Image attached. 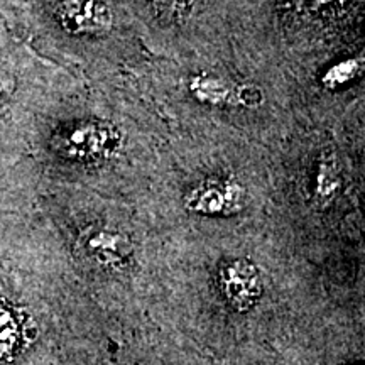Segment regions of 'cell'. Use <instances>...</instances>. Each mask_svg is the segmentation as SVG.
<instances>
[{"label":"cell","instance_id":"6da1fadb","mask_svg":"<svg viewBox=\"0 0 365 365\" xmlns=\"http://www.w3.org/2000/svg\"><path fill=\"white\" fill-rule=\"evenodd\" d=\"M118 144L117 132L100 122H78L59 130L53 139L54 149L70 159H98L112 154Z\"/></svg>","mask_w":365,"mask_h":365},{"label":"cell","instance_id":"7a4b0ae2","mask_svg":"<svg viewBox=\"0 0 365 365\" xmlns=\"http://www.w3.org/2000/svg\"><path fill=\"white\" fill-rule=\"evenodd\" d=\"M76 252L102 267L122 266L132 255L129 237L107 228H86L76 240Z\"/></svg>","mask_w":365,"mask_h":365},{"label":"cell","instance_id":"3957f363","mask_svg":"<svg viewBox=\"0 0 365 365\" xmlns=\"http://www.w3.org/2000/svg\"><path fill=\"white\" fill-rule=\"evenodd\" d=\"M244 190L235 181H207L186 196V207L202 215H225L240 210Z\"/></svg>","mask_w":365,"mask_h":365},{"label":"cell","instance_id":"277c9868","mask_svg":"<svg viewBox=\"0 0 365 365\" xmlns=\"http://www.w3.org/2000/svg\"><path fill=\"white\" fill-rule=\"evenodd\" d=\"M56 16L61 26L73 34H97L112 27L110 9L100 0H63Z\"/></svg>","mask_w":365,"mask_h":365},{"label":"cell","instance_id":"5b68a950","mask_svg":"<svg viewBox=\"0 0 365 365\" xmlns=\"http://www.w3.org/2000/svg\"><path fill=\"white\" fill-rule=\"evenodd\" d=\"M220 282L227 299L240 312L252 307L261 294L257 269L247 261L227 264L220 272Z\"/></svg>","mask_w":365,"mask_h":365},{"label":"cell","instance_id":"8992f818","mask_svg":"<svg viewBox=\"0 0 365 365\" xmlns=\"http://www.w3.org/2000/svg\"><path fill=\"white\" fill-rule=\"evenodd\" d=\"M341 186L340 164L333 150H327L319 156L314 176V200L319 207H327L335 200Z\"/></svg>","mask_w":365,"mask_h":365},{"label":"cell","instance_id":"52a82bcc","mask_svg":"<svg viewBox=\"0 0 365 365\" xmlns=\"http://www.w3.org/2000/svg\"><path fill=\"white\" fill-rule=\"evenodd\" d=\"M190 90L195 98L210 105H222L230 100L234 95V88L228 85L227 80L218 78L213 75H196L190 81Z\"/></svg>","mask_w":365,"mask_h":365},{"label":"cell","instance_id":"ba28073f","mask_svg":"<svg viewBox=\"0 0 365 365\" xmlns=\"http://www.w3.org/2000/svg\"><path fill=\"white\" fill-rule=\"evenodd\" d=\"M362 59L359 58H352V59H346V61H341L339 65L328 68L325 75H323V85L327 88H339V86L349 83L352 81L355 76L362 73Z\"/></svg>","mask_w":365,"mask_h":365},{"label":"cell","instance_id":"9c48e42d","mask_svg":"<svg viewBox=\"0 0 365 365\" xmlns=\"http://www.w3.org/2000/svg\"><path fill=\"white\" fill-rule=\"evenodd\" d=\"M234 93L239 103L244 107H257L262 102V91L254 85H242L234 90Z\"/></svg>","mask_w":365,"mask_h":365},{"label":"cell","instance_id":"30bf717a","mask_svg":"<svg viewBox=\"0 0 365 365\" xmlns=\"http://www.w3.org/2000/svg\"><path fill=\"white\" fill-rule=\"evenodd\" d=\"M195 2L196 0H154V4L159 9H164V11L173 14H182L185 11H188Z\"/></svg>","mask_w":365,"mask_h":365},{"label":"cell","instance_id":"8fae6325","mask_svg":"<svg viewBox=\"0 0 365 365\" xmlns=\"http://www.w3.org/2000/svg\"><path fill=\"white\" fill-rule=\"evenodd\" d=\"M289 2L299 9H317L318 6H322L325 0H289Z\"/></svg>","mask_w":365,"mask_h":365}]
</instances>
